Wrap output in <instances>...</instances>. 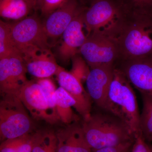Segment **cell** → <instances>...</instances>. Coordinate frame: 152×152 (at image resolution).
<instances>
[{
    "instance_id": "cell-29",
    "label": "cell",
    "mask_w": 152,
    "mask_h": 152,
    "mask_svg": "<svg viewBox=\"0 0 152 152\" xmlns=\"http://www.w3.org/2000/svg\"><path fill=\"white\" fill-rule=\"evenodd\" d=\"M36 1H38V0H36Z\"/></svg>"
},
{
    "instance_id": "cell-14",
    "label": "cell",
    "mask_w": 152,
    "mask_h": 152,
    "mask_svg": "<svg viewBox=\"0 0 152 152\" xmlns=\"http://www.w3.org/2000/svg\"><path fill=\"white\" fill-rule=\"evenodd\" d=\"M127 61L119 68L141 94L152 95V61L146 58Z\"/></svg>"
},
{
    "instance_id": "cell-7",
    "label": "cell",
    "mask_w": 152,
    "mask_h": 152,
    "mask_svg": "<svg viewBox=\"0 0 152 152\" xmlns=\"http://www.w3.org/2000/svg\"><path fill=\"white\" fill-rule=\"evenodd\" d=\"M80 54L91 69L98 66L113 65L120 55L115 39L96 33L88 35L80 49Z\"/></svg>"
},
{
    "instance_id": "cell-11",
    "label": "cell",
    "mask_w": 152,
    "mask_h": 152,
    "mask_svg": "<svg viewBox=\"0 0 152 152\" xmlns=\"http://www.w3.org/2000/svg\"><path fill=\"white\" fill-rule=\"evenodd\" d=\"M85 27L83 12H80L64 31L61 42L57 50L58 58L66 64L72 57L80 54L81 48L86 39L84 28Z\"/></svg>"
},
{
    "instance_id": "cell-3",
    "label": "cell",
    "mask_w": 152,
    "mask_h": 152,
    "mask_svg": "<svg viewBox=\"0 0 152 152\" xmlns=\"http://www.w3.org/2000/svg\"><path fill=\"white\" fill-rule=\"evenodd\" d=\"M132 17L127 18L115 41L126 60L146 58L152 53V15Z\"/></svg>"
},
{
    "instance_id": "cell-25",
    "label": "cell",
    "mask_w": 152,
    "mask_h": 152,
    "mask_svg": "<svg viewBox=\"0 0 152 152\" xmlns=\"http://www.w3.org/2000/svg\"><path fill=\"white\" fill-rule=\"evenodd\" d=\"M69 0H38L37 8L39 9L41 15L46 18L52 12L64 5Z\"/></svg>"
},
{
    "instance_id": "cell-23",
    "label": "cell",
    "mask_w": 152,
    "mask_h": 152,
    "mask_svg": "<svg viewBox=\"0 0 152 152\" xmlns=\"http://www.w3.org/2000/svg\"><path fill=\"white\" fill-rule=\"evenodd\" d=\"M72 69L70 72L75 76L81 82L86 81L90 70L86 61L79 54L72 58Z\"/></svg>"
},
{
    "instance_id": "cell-27",
    "label": "cell",
    "mask_w": 152,
    "mask_h": 152,
    "mask_svg": "<svg viewBox=\"0 0 152 152\" xmlns=\"http://www.w3.org/2000/svg\"><path fill=\"white\" fill-rule=\"evenodd\" d=\"M134 137L132 152H152V145L147 142L141 132Z\"/></svg>"
},
{
    "instance_id": "cell-26",
    "label": "cell",
    "mask_w": 152,
    "mask_h": 152,
    "mask_svg": "<svg viewBox=\"0 0 152 152\" xmlns=\"http://www.w3.org/2000/svg\"><path fill=\"white\" fill-rule=\"evenodd\" d=\"M136 9L132 15H152L149 9L152 8V0H130Z\"/></svg>"
},
{
    "instance_id": "cell-22",
    "label": "cell",
    "mask_w": 152,
    "mask_h": 152,
    "mask_svg": "<svg viewBox=\"0 0 152 152\" xmlns=\"http://www.w3.org/2000/svg\"><path fill=\"white\" fill-rule=\"evenodd\" d=\"M32 134L1 142L0 152H31Z\"/></svg>"
},
{
    "instance_id": "cell-19",
    "label": "cell",
    "mask_w": 152,
    "mask_h": 152,
    "mask_svg": "<svg viewBox=\"0 0 152 152\" xmlns=\"http://www.w3.org/2000/svg\"><path fill=\"white\" fill-rule=\"evenodd\" d=\"M31 140V152H57V138L53 131H36L32 134Z\"/></svg>"
},
{
    "instance_id": "cell-16",
    "label": "cell",
    "mask_w": 152,
    "mask_h": 152,
    "mask_svg": "<svg viewBox=\"0 0 152 152\" xmlns=\"http://www.w3.org/2000/svg\"><path fill=\"white\" fill-rule=\"evenodd\" d=\"M24 62L28 72L38 79L56 75L59 67L50 50L40 52Z\"/></svg>"
},
{
    "instance_id": "cell-5",
    "label": "cell",
    "mask_w": 152,
    "mask_h": 152,
    "mask_svg": "<svg viewBox=\"0 0 152 152\" xmlns=\"http://www.w3.org/2000/svg\"><path fill=\"white\" fill-rule=\"evenodd\" d=\"M83 18L88 35L96 33L115 40L127 18L108 0L95 1L83 13Z\"/></svg>"
},
{
    "instance_id": "cell-12",
    "label": "cell",
    "mask_w": 152,
    "mask_h": 152,
    "mask_svg": "<svg viewBox=\"0 0 152 152\" xmlns=\"http://www.w3.org/2000/svg\"><path fill=\"white\" fill-rule=\"evenodd\" d=\"M56 75L60 87L66 90L75 99L76 102L75 109L82 117L83 120L87 119L91 114V99L85 90L82 83L78 79L59 67Z\"/></svg>"
},
{
    "instance_id": "cell-15",
    "label": "cell",
    "mask_w": 152,
    "mask_h": 152,
    "mask_svg": "<svg viewBox=\"0 0 152 152\" xmlns=\"http://www.w3.org/2000/svg\"><path fill=\"white\" fill-rule=\"evenodd\" d=\"M56 133L57 152H93L85 138L82 124L78 122L67 125Z\"/></svg>"
},
{
    "instance_id": "cell-10",
    "label": "cell",
    "mask_w": 152,
    "mask_h": 152,
    "mask_svg": "<svg viewBox=\"0 0 152 152\" xmlns=\"http://www.w3.org/2000/svg\"><path fill=\"white\" fill-rule=\"evenodd\" d=\"M113 65L91 68L86 83L92 100L101 110H104L110 86L113 78Z\"/></svg>"
},
{
    "instance_id": "cell-6",
    "label": "cell",
    "mask_w": 152,
    "mask_h": 152,
    "mask_svg": "<svg viewBox=\"0 0 152 152\" xmlns=\"http://www.w3.org/2000/svg\"><path fill=\"white\" fill-rule=\"evenodd\" d=\"M34 127V123L20 98L1 97L0 101L1 142L31 134Z\"/></svg>"
},
{
    "instance_id": "cell-17",
    "label": "cell",
    "mask_w": 152,
    "mask_h": 152,
    "mask_svg": "<svg viewBox=\"0 0 152 152\" xmlns=\"http://www.w3.org/2000/svg\"><path fill=\"white\" fill-rule=\"evenodd\" d=\"M36 0H2L0 3V15L3 18L21 20L37 8Z\"/></svg>"
},
{
    "instance_id": "cell-13",
    "label": "cell",
    "mask_w": 152,
    "mask_h": 152,
    "mask_svg": "<svg viewBox=\"0 0 152 152\" xmlns=\"http://www.w3.org/2000/svg\"><path fill=\"white\" fill-rule=\"evenodd\" d=\"M80 12L76 0H69L45 18L43 24L49 40H56L61 37Z\"/></svg>"
},
{
    "instance_id": "cell-8",
    "label": "cell",
    "mask_w": 152,
    "mask_h": 152,
    "mask_svg": "<svg viewBox=\"0 0 152 152\" xmlns=\"http://www.w3.org/2000/svg\"><path fill=\"white\" fill-rule=\"evenodd\" d=\"M27 72L23 58L7 57L0 59V91L2 97L16 96L27 82Z\"/></svg>"
},
{
    "instance_id": "cell-21",
    "label": "cell",
    "mask_w": 152,
    "mask_h": 152,
    "mask_svg": "<svg viewBox=\"0 0 152 152\" xmlns=\"http://www.w3.org/2000/svg\"><path fill=\"white\" fill-rule=\"evenodd\" d=\"M141 94L143 109L140 115V129L148 142H152V95Z\"/></svg>"
},
{
    "instance_id": "cell-2",
    "label": "cell",
    "mask_w": 152,
    "mask_h": 152,
    "mask_svg": "<svg viewBox=\"0 0 152 152\" xmlns=\"http://www.w3.org/2000/svg\"><path fill=\"white\" fill-rule=\"evenodd\" d=\"M104 110L119 118L135 135L141 132L140 115L135 94L124 74L114 68Z\"/></svg>"
},
{
    "instance_id": "cell-20",
    "label": "cell",
    "mask_w": 152,
    "mask_h": 152,
    "mask_svg": "<svg viewBox=\"0 0 152 152\" xmlns=\"http://www.w3.org/2000/svg\"><path fill=\"white\" fill-rule=\"evenodd\" d=\"M23 58L11 36L10 24L0 21V59L7 57Z\"/></svg>"
},
{
    "instance_id": "cell-4",
    "label": "cell",
    "mask_w": 152,
    "mask_h": 152,
    "mask_svg": "<svg viewBox=\"0 0 152 152\" xmlns=\"http://www.w3.org/2000/svg\"><path fill=\"white\" fill-rule=\"evenodd\" d=\"M10 24L11 36L24 61L40 52L50 50L43 22L37 15Z\"/></svg>"
},
{
    "instance_id": "cell-18",
    "label": "cell",
    "mask_w": 152,
    "mask_h": 152,
    "mask_svg": "<svg viewBox=\"0 0 152 152\" xmlns=\"http://www.w3.org/2000/svg\"><path fill=\"white\" fill-rule=\"evenodd\" d=\"M54 100L60 121L67 125L78 122L80 118L72 108L76 107V102L72 96L62 87L57 88Z\"/></svg>"
},
{
    "instance_id": "cell-28",
    "label": "cell",
    "mask_w": 152,
    "mask_h": 152,
    "mask_svg": "<svg viewBox=\"0 0 152 152\" xmlns=\"http://www.w3.org/2000/svg\"><path fill=\"white\" fill-rule=\"evenodd\" d=\"M134 140L123 143L97 150H93V152H132Z\"/></svg>"
},
{
    "instance_id": "cell-30",
    "label": "cell",
    "mask_w": 152,
    "mask_h": 152,
    "mask_svg": "<svg viewBox=\"0 0 152 152\" xmlns=\"http://www.w3.org/2000/svg\"><path fill=\"white\" fill-rule=\"evenodd\" d=\"M2 1V0H1V1Z\"/></svg>"
},
{
    "instance_id": "cell-1",
    "label": "cell",
    "mask_w": 152,
    "mask_h": 152,
    "mask_svg": "<svg viewBox=\"0 0 152 152\" xmlns=\"http://www.w3.org/2000/svg\"><path fill=\"white\" fill-rule=\"evenodd\" d=\"M101 110L91 114L81 124L85 138L92 150L134 140V135L124 122L110 112Z\"/></svg>"
},
{
    "instance_id": "cell-9",
    "label": "cell",
    "mask_w": 152,
    "mask_h": 152,
    "mask_svg": "<svg viewBox=\"0 0 152 152\" xmlns=\"http://www.w3.org/2000/svg\"><path fill=\"white\" fill-rule=\"evenodd\" d=\"M19 98L35 119L44 121L50 124L61 121L58 116L50 108L37 81L28 80L21 90Z\"/></svg>"
},
{
    "instance_id": "cell-24",
    "label": "cell",
    "mask_w": 152,
    "mask_h": 152,
    "mask_svg": "<svg viewBox=\"0 0 152 152\" xmlns=\"http://www.w3.org/2000/svg\"><path fill=\"white\" fill-rule=\"evenodd\" d=\"M37 82L40 86L50 108L54 113L58 116L55 106L53 98L54 94L57 89L55 84L49 78L39 79Z\"/></svg>"
}]
</instances>
